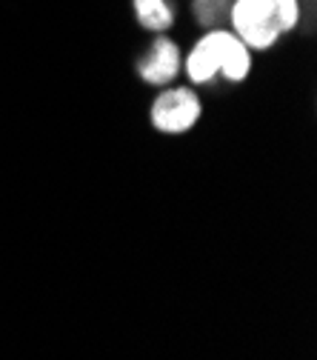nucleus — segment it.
Listing matches in <instances>:
<instances>
[{"mask_svg":"<svg viewBox=\"0 0 317 360\" xmlns=\"http://www.w3.org/2000/svg\"><path fill=\"white\" fill-rule=\"evenodd\" d=\"M300 23V0H232L229 26L254 52H269Z\"/></svg>","mask_w":317,"mask_h":360,"instance_id":"nucleus-1","label":"nucleus"},{"mask_svg":"<svg viewBox=\"0 0 317 360\" xmlns=\"http://www.w3.org/2000/svg\"><path fill=\"white\" fill-rule=\"evenodd\" d=\"M180 72H186L192 83H209L217 75L232 83H243L252 72V49L232 29H206Z\"/></svg>","mask_w":317,"mask_h":360,"instance_id":"nucleus-2","label":"nucleus"},{"mask_svg":"<svg viewBox=\"0 0 317 360\" xmlns=\"http://www.w3.org/2000/svg\"><path fill=\"white\" fill-rule=\"evenodd\" d=\"M203 115V103L192 89H163L152 103V126L163 134H186Z\"/></svg>","mask_w":317,"mask_h":360,"instance_id":"nucleus-3","label":"nucleus"},{"mask_svg":"<svg viewBox=\"0 0 317 360\" xmlns=\"http://www.w3.org/2000/svg\"><path fill=\"white\" fill-rule=\"evenodd\" d=\"M180 69H183L180 46L172 37H163V34L152 43V52L138 63V75L149 86H169L180 75Z\"/></svg>","mask_w":317,"mask_h":360,"instance_id":"nucleus-4","label":"nucleus"},{"mask_svg":"<svg viewBox=\"0 0 317 360\" xmlns=\"http://www.w3.org/2000/svg\"><path fill=\"white\" fill-rule=\"evenodd\" d=\"M134 6V18H138V23L149 32H169L174 26V6L172 0H131Z\"/></svg>","mask_w":317,"mask_h":360,"instance_id":"nucleus-5","label":"nucleus"},{"mask_svg":"<svg viewBox=\"0 0 317 360\" xmlns=\"http://www.w3.org/2000/svg\"><path fill=\"white\" fill-rule=\"evenodd\" d=\"M232 0H195V18L200 26H217L220 18H229Z\"/></svg>","mask_w":317,"mask_h":360,"instance_id":"nucleus-6","label":"nucleus"}]
</instances>
